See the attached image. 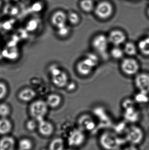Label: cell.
I'll use <instances>...</instances> for the list:
<instances>
[{
    "label": "cell",
    "mask_w": 149,
    "mask_h": 150,
    "mask_svg": "<svg viewBox=\"0 0 149 150\" xmlns=\"http://www.w3.org/2000/svg\"><path fill=\"white\" fill-rule=\"evenodd\" d=\"M147 14H148V16L149 17V8H148V10H147Z\"/></svg>",
    "instance_id": "obj_39"
},
{
    "label": "cell",
    "mask_w": 149,
    "mask_h": 150,
    "mask_svg": "<svg viewBox=\"0 0 149 150\" xmlns=\"http://www.w3.org/2000/svg\"><path fill=\"white\" fill-rule=\"evenodd\" d=\"M149 94L138 91L134 96V100L136 104H144L148 103L149 100Z\"/></svg>",
    "instance_id": "obj_26"
},
{
    "label": "cell",
    "mask_w": 149,
    "mask_h": 150,
    "mask_svg": "<svg viewBox=\"0 0 149 150\" xmlns=\"http://www.w3.org/2000/svg\"><path fill=\"white\" fill-rule=\"evenodd\" d=\"M33 147V143L29 138H22L18 142L19 150H31Z\"/></svg>",
    "instance_id": "obj_25"
},
{
    "label": "cell",
    "mask_w": 149,
    "mask_h": 150,
    "mask_svg": "<svg viewBox=\"0 0 149 150\" xmlns=\"http://www.w3.org/2000/svg\"><path fill=\"white\" fill-rule=\"evenodd\" d=\"M48 106L46 101L38 100L34 101L29 107L30 115L32 119L38 122L44 120L48 112Z\"/></svg>",
    "instance_id": "obj_8"
},
{
    "label": "cell",
    "mask_w": 149,
    "mask_h": 150,
    "mask_svg": "<svg viewBox=\"0 0 149 150\" xmlns=\"http://www.w3.org/2000/svg\"><path fill=\"white\" fill-rule=\"evenodd\" d=\"M16 145V141L12 137L3 136L0 139V150H14Z\"/></svg>",
    "instance_id": "obj_16"
},
{
    "label": "cell",
    "mask_w": 149,
    "mask_h": 150,
    "mask_svg": "<svg viewBox=\"0 0 149 150\" xmlns=\"http://www.w3.org/2000/svg\"><path fill=\"white\" fill-rule=\"evenodd\" d=\"M83 58L94 69L99 66L100 62V57L94 52L86 54Z\"/></svg>",
    "instance_id": "obj_24"
},
{
    "label": "cell",
    "mask_w": 149,
    "mask_h": 150,
    "mask_svg": "<svg viewBox=\"0 0 149 150\" xmlns=\"http://www.w3.org/2000/svg\"><path fill=\"white\" fill-rule=\"evenodd\" d=\"M8 93V88L6 84L2 82H0V100L3 99Z\"/></svg>",
    "instance_id": "obj_35"
},
{
    "label": "cell",
    "mask_w": 149,
    "mask_h": 150,
    "mask_svg": "<svg viewBox=\"0 0 149 150\" xmlns=\"http://www.w3.org/2000/svg\"><path fill=\"white\" fill-rule=\"evenodd\" d=\"M109 44L113 46H122L127 41V35L119 29L112 30L107 35Z\"/></svg>",
    "instance_id": "obj_10"
},
{
    "label": "cell",
    "mask_w": 149,
    "mask_h": 150,
    "mask_svg": "<svg viewBox=\"0 0 149 150\" xmlns=\"http://www.w3.org/2000/svg\"><path fill=\"white\" fill-rule=\"evenodd\" d=\"M123 137L127 144L138 146L143 142L144 131L137 124H129Z\"/></svg>",
    "instance_id": "obj_3"
},
{
    "label": "cell",
    "mask_w": 149,
    "mask_h": 150,
    "mask_svg": "<svg viewBox=\"0 0 149 150\" xmlns=\"http://www.w3.org/2000/svg\"><path fill=\"white\" fill-rule=\"evenodd\" d=\"M36 92L33 89L30 88H25L20 91L18 93L19 99L24 102L32 100L36 97Z\"/></svg>",
    "instance_id": "obj_18"
},
{
    "label": "cell",
    "mask_w": 149,
    "mask_h": 150,
    "mask_svg": "<svg viewBox=\"0 0 149 150\" xmlns=\"http://www.w3.org/2000/svg\"><path fill=\"white\" fill-rule=\"evenodd\" d=\"M71 32V30L66 24L62 25L57 28V33L60 38H66L69 36Z\"/></svg>",
    "instance_id": "obj_28"
},
{
    "label": "cell",
    "mask_w": 149,
    "mask_h": 150,
    "mask_svg": "<svg viewBox=\"0 0 149 150\" xmlns=\"http://www.w3.org/2000/svg\"><path fill=\"white\" fill-rule=\"evenodd\" d=\"M66 142L61 137L52 139L49 145V150H65Z\"/></svg>",
    "instance_id": "obj_21"
},
{
    "label": "cell",
    "mask_w": 149,
    "mask_h": 150,
    "mask_svg": "<svg viewBox=\"0 0 149 150\" xmlns=\"http://www.w3.org/2000/svg\"><path fill=\"white\" fill-rule=\"evenodd\" d=\"M67 20L73 25H77L79 23L80 18L77 13L71 12L67 16Z\"/></svg>",
    "instance_id": "obj_30"
},
{
    "label": "cell",
    "mask_w": 149,
    "mask_h": 150,
    "mask_svg": "<svg viewBox=\"0 0 149 150\" xmlns=\"http://www.w3.org/2000/svg\"><path fill=\"white\" fill-rule=\"evenodd\" d=\"M98 142L103 150H118L125 146L126 143L123 137L114 130L109 129H106L101 132Z\"/></svg>",
    "instance_id": "obj_1"
},
{
    "label": "cell",
    "mask_w": 149,
    "mask_h": 150,
    "mask_svg": "<svg viewBox=\"0 0 149 150\" xmlns=\"http://www.w3.org/2000/svg\"></svg>",
    "instance_id": "obj_43"
},
{
    "label": "cell",
    "mask_w": 149,
    "mask_h": 150,
    "mask_svg": "<svg viewBox=\"0 0 149 150\" xmlns=\"http://www.w3.org/2000/svg\"><path fill=\"white\" fill-rule=\"evenodd\" d=\"M148 36H149V35H148Z\"/></svg>",
    "instance_id": "obj_42"
},
{
    "label": "cell",
    "mask_w": 149,
    "mask_h": 150,
    "mask_svg": "<svg viewBox=\"0 0 149 150\" xmlns=\"http://www.w3.org/2000/svg\"><path fill=\"white\" fill-rule=\"evenodd\" d=\"M80 5L82 10L86 12H91L94 8L92 0H81Z\"/></svg>",
    "instance_id": "obj_27"
},
{
    "label": "cell",
    "mask_w": 149,
    "mask_h": 150,
    "mask_svg": "<svg viewBox=\"0 0 149 150\" xmlns=\"http://www.w3.org/2000/svg\"><path fill=\"white\" fill-rule=\"evenodd\" d=\"M62 102V98L59 94L52 93L47 97L46 102L49 107L56 108L59 107Z\"/></svg>",
    "instance_id": "obj_20"
},
{
    "label": "cell",
    "mask_w": 149,
    "mask_h": 150,
    "mask_svg": "<svg viewBox=\"0 0 149 150\" xmlns=\"http://www.w3.org/2000/svg\"><path fill=\"white\" fill-rule=\"evenodd\" d=\"M121 150H139L138 146L127 144L121 148Z\"/></svg>",
    "instance_id": "obj_37"
},
{
    "label": "cell",
    "mask_w": 149,
    "mask_h": 150,
    "mask_svg": "<svg viewBox=\"0 0 149 150\" xmlns=\"http://www.w3.org/2000/svg\"><path fill=\"white\" fill-rule=\"evenodd\" d=\"M13 125L11 122L8 118L0 119V135H8L12 131Z\"/></svg>",
    "instance_id": "obj_19"
},
{
    "label": "cell",
    "mask_w": 149,
    "mask_h": 150,
    "mask_svg": "<svg viewBox=\"0 0 149 150\" xmlns=\"http://www.w3.org/2000/svg\"><path fill=\"white\" fill-rule=\"evenodd\" d=\"M109 55L114 60L121 61L125 57V54L121 46H113L109 51Z\"/></svg>",
    "instance_id": "obj_22"
},
{
    "label": "cell",
    "mask_w": 149,
    "mask_h": 150,
    "mask_svg": "<svg viewBox=\"0 0 149 150\" xmlns=\"http://www.w3.org/2000/svg\"><path fill=\"white\" fill-rule=\"evenodd\" d=\"M50 73L52 83L59 88L65 87L69 82V76L66 72L56 65L50 67Z\"/></svg>",
    "instance_id": "obj_7"
},
{
    "label": "cell",
    "mask_w": 149,
    "mask_h": 150,
    "mask_svg": "<svg viewBox=\"0 0 149 150\" xmlns=\"http://www.w3.org/2000/svg\"><path fill=\"white\" fill-rule=\"evenodd\" d=\"M137 45L138 51L142 54L149 56V36L140 40Z\"/></svg>",
    "instance_id": "obj_23"
},
{
    "label": "cell",
    "mask_w": 149,
    "mask_h": 150,
    "mask_svg": "<svg viewBox=\"0 0 149 150\" xmlns=\"http://www.w3.org/2000/svg\"><path fill=\"white\" fill-rule=\"evenodd\" d=\"M87 139V134L76 126L69 132L66 142L69 148L77 149L85 144Z\"/></svg>",
    "instance_id": "obj_4"
},
{
    "label": "cell",
    "mask_w": 149,
    "mask_h": 150,
    "mask_svg": "<svg viewBox=\"0 0 149 150\" xmlns=\"http://www.w3.org/2000/svg\"><path fill=\"white\" fill-rule=\"evenodd\" d=\"M2 5V2L1 0H0V9H1V7Z\"/></svg>",
    "instance_id": "obj_40"
},
{
    "label": "cell",
    "mask_w": 149,
    "mask_h": 150,
    "mask_svg": "<svg viewBox=\"0 0 149 150\" xmlns=\"http://www.w3.org/2000/svg\"><path fill=\"white\" fill-rule=\"evenodd\" d=\"M99 126V122L94 115L84 113L80 115L77 120V127L88 134L94 132Z\"/></svg>",
    "instance_id": "obj_5"
},
{
    "label": "cell",
    "mask_w": 149,
    "mask_h": 150,
    "mask_svg": "<svg viewBox=\"0 0 149 150\" xmlns=\"http://www.w3.org/2000/svg\"><path fill=\"white\" fill-rule=\"evenodd\" d=\"M38 22L36 18L30 19L27 23V28L28 30L33 31L36 30L38 25Z\"/></svg>",
    "instance_id": "obj_33"
},
{
    "label": "cell",
    "mask_w": 149,
    "mask_h": 150,
    "mask_svg": "<svg viewBox=\"0 0 149 150\" xmlns=\"http://www.w3.org/2000/svg\"><path fill=\"white\" fill-rule=\"evenodd\" d=\"M134 83L138 91L149 94V74L139 72L134 76Z\"/></svg>",
    "instance_id": "obj_9"
},
{
    "label": "cell",
    "mask_w": 149,
    "mask_h": 150,
    "mask_svg": "<svg viewBox=\"0 0 149 150\" xmlns=\"http://www.w3.org/2000/svg\"><path fill=\"white\" fill-rule=\"evenodd\" d=\"M78 85L77 83L74 81H70L66 86L65 88L66 91L69 92H73L77 90Z\"/></svg>",
    "instance_id": "obj_34"
},
{
    "label": "cell",
    "mask_w": 149,
    "mask_h": 150,
    "mask_svg": "<svg viewBox=\"0 0 149 150\" xmlns=\"http://www.w3.org/2000/svg\"><path fill=\"white\" fill-rule=\"evenodd\" d=\"M67 20V15L61 10H58L54 12L51 17L52 24L57 28L66 24Z\"/></svg>",
    "instance_id": "obj_15"
},
{
    "label": "cell",
    "mask_w": 149,
    "mask_h": 150,
    "mask_svg": "<svg viewBox=\"0 0 149 150\" xmlns=\"http://www.w3.org/2000/svg\"><path fill=\"white\" fill-rule=\"evenodd\" d=\"M38 122L34 119L28 120L25 123V128L28 131L33 132L37 129Z\"/></svg>",
    "instance_id": "obj_31"
},
{
    "label": "cell",
    "mask_w": 149,
    "mask_h": 150,
    "mask_svg": "<svg viewBox=\"0 0 149 150\" xmlns=\"http://www.w3.org/2000/svg\"><path fill=\"white\" fill-rule=\"evenodd\" d=\"M11 109L8 105L5 103L0 104V117L1 118H8L10 114Z\"/></svg>",
    "instance_id": "obj_29"
},
{
    "label": "cell",
    "mask_w": 149,
    "mask_h": 150,
    "mask_svg": "<svg viewBox=\"0 0 149 150\" xmlns=\"http://www.w3.org/2000/svg\"><path fill=\"white\" fill-rule=\"evenodd\" d=\"M43 4L40 2H37L35 3L31 6L32 11L35 12H38L42 10L43 9Z\"/></svg>",
    "instance_id": "obj_36"
},
{
    "label": "cell",
    "mask_w": 149,
    "mask_h": 150,
    "mask_svg": "<svg viewBox=\"0 0 149 150\" xmlns=\"http://www.w3.org/2000/svg\"><path fill=\"white\" fill-rule=\"evenodd\" d=\"M140 63L134 57L127 56L120 61L121 71L128 76H135L140 72Z\"/></svg>",
    "instance_id": "obj_6"
},
{
    "label": "cell",
    "mask_w": 149,
    "mask_h": 150,
    "mask_svg": "<svg viewBox=\"0 0 149 150\" xmlns=\"http://www.w3.org/2000/svg\"><path fill=\"white\" fill-rule=\"evenodd\" d=\"M37 129L42 136L50 137L54 134L55 127L52 122L44 119L38 122Z\"/></svg>",
    "instance_id": "obj_13"
},
{
    "label": "cell",
    "mask_w": 149,
    "mask_h": 150,
    "mask_svg": "<svg viewBox=\"0 0 149 150\" xmlns=\"http://www.w3.org/2000/svg\"><path fill=\"white\" fill-rule=\"evenodd\" d=\"M124 121L129 124H137L140 118V114L136 106L124 109Z\"/></svg>",
    "instance_id": "obj_14"
},
{
    "label": "cell",
    "mask_w": 149,
    "mask_h": 150,
    "mask_svg": "<svg viewBox=\"0 0 149 150\" xmlns=\"http://www.w3.org/2000/svg\"><path fill=\"white\" fill-rule=\"evenodd\" d=\"M122 47L125 55L128 57H135L139 52L137 44L133 41H127Z\"/></svg>",
    "instance_id": "obj_17"
},
{
    "label": "cell",
    "mask_w": 149,
    "mask_h": 150,
    "mask_svg": "<svg viewBox=\"0 0 149 150\" xmlns=\"http://www.w3.org/2000/svg\"><path fill=\"white\" fill-rule=\"evenodd\" d=\"M94 69V68L83 58L79 60L75 66V69L77 74L83 77L90 76L93 73Z\"/></svg>",
    "instance_id": "obj_12"
},
{
    "label": "cell",
    "mask_w": 149,
    "mask_h": 150,
    "mask_svg": "<svg viewBox=\"0 0 149 150\" xmlns=\"http://www.w3.org/2000/svg\"><path fill=\"white\" fill-rule=\"evenodd\" d=\"M95 13L99 18L107 19L113 15V8L109 2L103 1L98 4L95 8Z\"/></svg>",
    "instance_id": "obj_11"
},
{
    "label": "cell",
    "mask_w": 149,
    "mask_h": 150,
    "mask_svg": "<svg viewBox=\"0 0 149 150\" xmlns=\"http://www.w3.org/2000/svg\"><path fill=\"white\" fill-rule=\"evenodd\" d=\"M109 42L107 35L99 33L94 36L91 40V45L93 51L97 54L101 59H106L109 56L108 46Z\"/></svg>",
    "instance_id": "obj_2"
},
{
    "label": "cell",
    "mask_w": 149,
    "mask_h": 150,
    "mask_svg": "<svg viewBox=\"0 0 149 150\" xmlns=\"http://www.w3.org/2000/svg\"><path fill=\"white\" fill-rule=\"evenodd\" d=\"M122 104V106L123 110L127 109V108L135 107L136 105H137L133 98L125 99L123 100Z\"/></svg>",
    "instance_id": "obj_32"
},
{
    "label": "cell",
    "mask_w": 149,
    "mask_h": 150,
    "mask_svg": "<svg viewBox=\"0 0 149 150\" xmlns=\"http://www.w3.org/2000/svg\"><path fill=\"white\" fill-rule=\"evenodd\" d=\"M2 28V23L0 20V29H1Z\"/></svg>",
    "instance_id": "obj_38"
},
{
    "label": "cell",
    "mask_w": 149,
    "mask_h": 150,
    "mask_svg": "<svg viewBox=\"0 0 149 150\" xmlns=\"http://www.w3.org/2000/svg\"><path fill=\"white\" fill-rule=\"evenodd\" d=\"M118 150H121V149H120Z\"/></svg>",
    "instance_id": "obj_41"
}]
</instances>
